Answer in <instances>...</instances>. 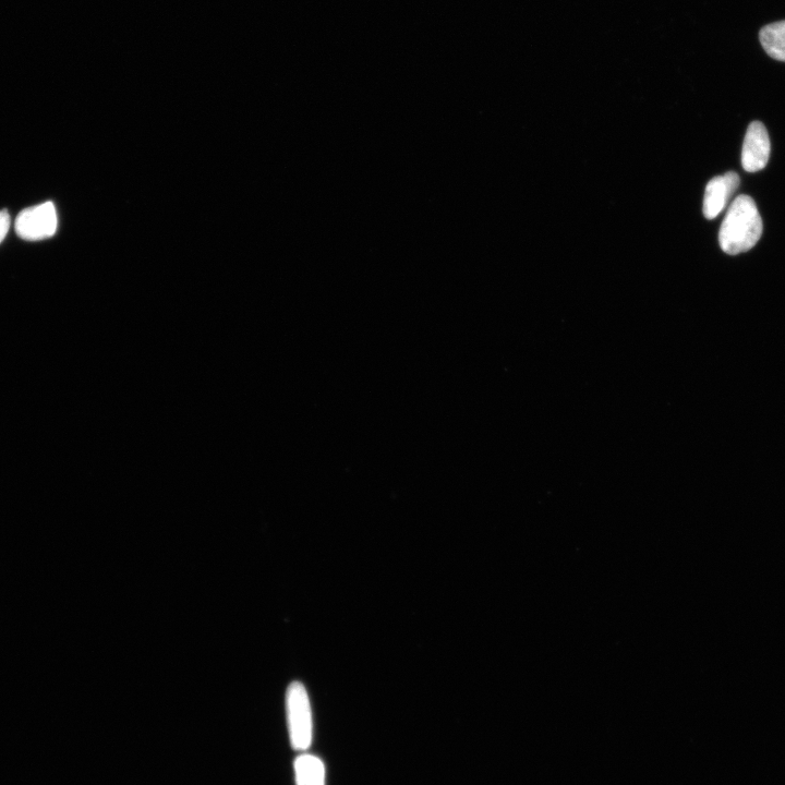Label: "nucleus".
Masks as SVG:
<instances>
[{"instance_id":"nucleus-1","label":"nucleus","mask_w":785,"mask_h":785,"mask_svg":"<svg viewBox=\"0 0 785 785\" xmlns=\"http://www.w3.org/2000/svg\"><path fill=\"white\" fill-rule=\"evenodd\" d=\"M763 231L762 216L754 199L742 195L732 202L724 217L719 232V244L727 255H740L757 245Z\"/></svg>"},{"instance_id":"nucleus-2","label":"nucleus","mask_w":785,"mask_h":785,"mask_svg":"<svg viewBox=\"0 0 785 785\" xmlns=\"http://www.w3.org/2000/svg\"><path fill=\"white\" fill-rule=\"evenodd\" d=\"M286 714L289 739L293 750L306 752L312 744L313 721L306 687L300 682L289 685L286 693Z\"/></svg>"},{"instance_id":"nucleus-3","label":"nucleus","mask_w":785,"mask_h":785,"mask_svg":"<svg viewBox=\"0 0 785 785\" xmlns=\"http://www.w3.org/2000/svg\"><path fill=\"white\" fill-rule=\"evenodd\" d=\"M58 219L53 202H45L23 210L16 220L17 235L27 241L51 238L57 231Z\"/></svg>"},{"instance_id":"nucleus-4","label":"nucleus","mask_w":785,"mask_h":785,"mask_svg":"<svg viewBox=\"0 0 785 785\" xmlns=\"http://www.w3.org/2000/svg\"><path fill=\"white\" fill-rule=\"evenodd\" d=\"M770 139L763 123L748 126L742 151V166L747 173L763 171L770 159Z\"/></svg>"},{"instance_id":"nucleus-5","label":"nucleus","mask_w":785,"mask_h":785,"mask_svg":"<svg viewBox=\"0 0 785 785\" xmlns=\"http://www.w3.org/2000/svg\"><path fill=\"white\" fill-rule=\"evenodd\" d=\"M741 179L738 173L727 174L711 179L706 187L703 212L707 220H714L726 209L728 202L738 190Z\"/></svg>"},{"instance_id":"nucleus-6","label":"nucleus","mask_w":785,"mask_h":785,"mask_svg":"<svg viewBox=\"0 0 785 785\" xmlns=\"http://www.w3.org/2000/svg\"><path fill=\"white\" fill-rule=\"evenodd\" d=\"M296 785H325V766L322 760L311 754H301L294 762Z\"/></svg>"},{"instance_id":"nucleus-7","label":"nucleus","mask_w":785,"mask_h":785,"mask_svg":"<svg viewBox=\"0 0 785 785\" xmlns=\"http://www.w3.org/2000/svg\"><path fill=\"white\" fill-rule=\"evenodd\" d=\"M759 39L771 58L785 63V21L768 24L760 31Z\"/></svg>"},{"instance_id":"nucleus-8","label":"nucleus","mask_w":785,"mask_h":785,"mask_svg":"<svg viewBox=\"0 0 785 785\" xmlns=\"http://www.w3.org/2000/svg\"><path fill=\"white\" fill-rule=\"evenodd\" d=\"M10 215L7 211H0V244L3 243L10 228Z\"/></svg>"}]
</instances>
